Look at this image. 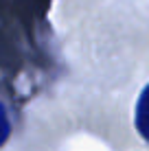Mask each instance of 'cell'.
Returning a JSON list of instances; mask_svg holds the SVG:
<instances>
[{"mask_svg": "<svg viewBox=\"0 0 149 151\" xmlns=\"http://www.w3.org/2000/svg\"><path fill=\"white\" fill-rule=\"evenodd\" d=\"M136 127L140 132V136L149 140V86L143 90L140 99L136 105Z\"/></svg>", "mask_w": 149, "mask_h": 151, "instance_id": "obj_1", "label": "cell"}, {"mask_svg": "<svg viewBox=\"0 0 149 151\" xmlns=\"http://www.w3.org/2000/svg\"><path fill=\"white\" fill-rule=\"evenodd\" d=\"M9 134H11V123H9V116H7V110H4V105L0 103V147L7 142Z\"/></svg>", "mask_w": 149, "mask_h": 151, "instance_id": "obj_2", "label": "cell"}]
</instances>
